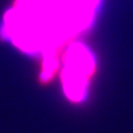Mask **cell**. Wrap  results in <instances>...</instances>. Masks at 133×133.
<instances>
[{
  "mask_svg": "<svg viewBox=\"0 0 133 133\" xmlns=\"http://www.w3.org/2000/svg\"><path fill=\"white\" fill-rule=\"evenodd\" d=\"M99 0H17L7 12L3 31L23 51H42L43 66L56 69L58 49L87 29Z\"/></svg>",
  "mask_w": 133,
  "mask_h": 133,
  "instance_id": "cell-1",
  "label": "cell"
},
{
  "mask_svg": "<svg viewBox=\"0 0 133 133\" xmlns=\"http://www.w3.org/2000/svg\"><path fill=\"white\" fill-rule=\"evenodd\" d=\"M63 63L62 85L64 93L72 101H81L85 97L89 80L95 69L94 58L87 47L74 43L65 52Z\"/></svg>",
  "mask_w": 133,
  "mask_h": 133,
  "instance_id": "cell-2",
  "label": "cell"
}]
</instances>
